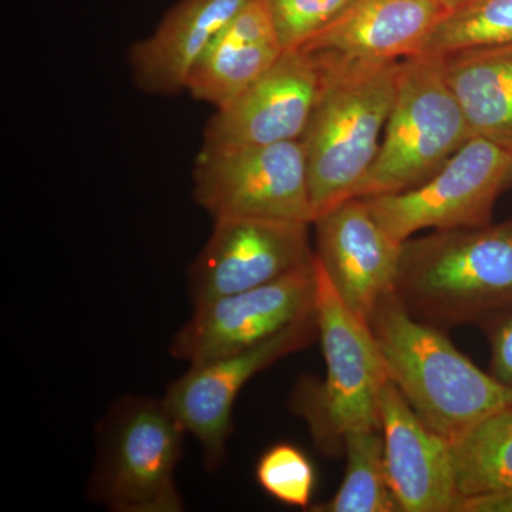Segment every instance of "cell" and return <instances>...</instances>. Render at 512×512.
<instances>
[{"label": "cell", "instance_id": "1", "mask_svg": "<svg viewBox=\"0 0 512 512\" xmlns=\"http://www.w3.org/2000/svg\"><path fill=\"white\" fill-rule=\"evenodd\" d=\"M387 375L431 430L451 443L512 406V390L464 356L437 326L414 318L394 292L369 322Z\"/></svg>", "mask_w": 512, "mask_h": 512}, {"label": "cell", "instance_id": "2", "mask_svg": "<svg viewBox=\"0 0 512 512\" xmlns=\"http://www.w3.org/2000/svg\"><path fill=\"white\" fill-rule=\"evenodd\" d=\"M394 295L440 329L480 326L512 308V220L407 239Z\"/></svg>", "mask_w": 512, "mask_h": 512}, {"label": "cell", "instance_id": "3", "mask_svg": "<svg viewBox=\"0 0 512 512\" xmlns=\"http://www.w3.org/2000/svg\"><path fill=\"white\" fill-rule=\"evenodd\" d=\"M313 271L326 377L299 383L292 407L308 421L316 444L333 453L342 451L348 431L380 427V397L389 375L369 323L350 311L316 255Z\"/></svg>", "mask_w": 512, "mask_h": 512}, {"label": "cell", "instance_id": "4", "mask_svg": "<svg viewBox=\"0 0 512 512\" xmlns=\"http://www.w3.org/2000/svg\"><path fill=\"white\" fill-rule=\"evenodd\" d=\"M402 62L323 79L322 93L301 137L313 222L355 197L375 163Z\"/></svg>", "mask_w": 512, "mask_h": 512}, {"label": "cell", "instance_id": "5", "mask_svg": "<svg viewBox=\"0 0 512 512\" xmlns=\"http://www.w3.org/2000/svg\"><path fill=\"white\" fill-rule=\"evenodd\" d=\"M473 137L447 82L444 56L404 59L375 163L353 198L400 194L429 181Z\"/></svg>", "mask_w": 512, "mask_h": 512}, {"label": "cell", "instance_id": "6", "mask_svg": "<svg viewBox=\"0 0 512 512\" xmlns=\"http://www.w3.org/2000/svg\"><path fill=\"white\" fill-rule=\"evenodd\" d=\"M184 433L164 400L124 397L101 426L90 497L117 512L183 511L175 470Z\"/></svg>", "mask_w": 512, "mask_h": 512}, {"label": "cell", "instance_id": "7", "mask_svg": "<svg viewBox=\"0 0 512 512\" xmlns=\"http://www.w3.org/2000/svg\"><path fill=\"white\" fill-rule=\"evenodd\" d=\"M512 188V153L471 137L439 173L413 190L363 198L379 224L399 241L424 229L484 227Z\"/></svg>", "mask_w": 512, "mask_h": 512}, {"label": "cell", "instance_id": "8", "mask_svg": "<svg viewBox=\"0 0 512 512\" xmlns=\"http://www.w3.org/2000/svg\"><path fill=\"white\" fill-rule=\"evenodd\" d=\"M194 198L214 220L247 217L313 224L301 140L231 150L202 147L194 167Z\"/></svg>", "mask_w": 512, "mask_h": 512}, {"label": "cell", "instance_id": "9", "mask_svg": "<svg viewBox=\"0 0 512 512\" xmlns=\"http://www.w3.org/2000/svg\"><path fill=\"white\" fill-rule=\"evenodd\" d=\"M318 336L315 312L252 348L194 363L168 386L164 403L202 447L204 463L214 471L224 461L232 433V410L239 392L266 367L308 348Z\"/></svg>", "mask_w": 512, "mask_h": 512}, {"label": "cell", "instance_id": "10", "mask_svg": "<svg viewBox=\"0 0 512 512\" xmlns=\"http://www.w3.org/2000/svg\"><path fill=\"white\" fill-rule=\"evenodd\" d=\"M309 222L225 217L188 272L194 309L269 284L312 261Z\"/></svg>", "mask_w": 512, "mask_h": 512}, {"label": "cell", "instance_id": "11", "mask_svg": "<svg viewBox=\"0 0 512 512\" xmlns=\"http://www.w3.org/2000/svg\"><path fill=\"white\" fill-rule=\"evenodd\" d=\"M315 256V255H313ZM315 312V271L308 264L269 284L215 299L171 342V355L194 363L252 348Z\"/></svg>", "mask_w": 512, "mask_h": 512}, {"label": "cell", "instance_id": "12", "mask_svg": "<svg viewBox=\"0 0 512 512\" xmlns=\"http://www.w3.org/2000/svg\"><path fill=\"white\" fill-rule=\"evenodd\" d=\"M446 10L433 0H350L301 47L323 79L420 55Z\"/></svg>", "mask_w": 512, "mask_h": 512}, {"label": "cell", "instance_id": "13", "mask_svg": "<svg viewBox=\"0 0 512 512\" xmlns=\"http://www.w3.org/2000/svg\"><path fill=\"white\" fill-rule=\"evenodd\" d=\"M322 89L315 63L301 50H285L261 79L215 111L204 147L231 150L301 140Z\"/></svg>", "mask_w": 512, "mask_h": 512}, {"label": "cell", "instance_id": "14", "mask_svg": "<svg viewBox=\"0 0 512 512\" xmlns=\"http://www.w3.org/2000/svg\"><path fill=\"white\" fill-rule=\"evenodd\" d=\"M316 258L350 311L369 323L394 292L403 242L376 220L363 198H350L320 215Z\"/></svg>", "mask_w": 512, "mask_h": 512}, {"label": "cell", "instance_id": "15", "mask_svg": "<svg viewBox=\"0 0 512 512\" xmlns=\"http://www.w3.org/2000/svg\"><path fill=\"white\" fill-rule=\"evenodd\" d=\"M387 481L403 512H458L453 443L431 430L392 380L380 397Z\"/></svg>", "mask_w": 512, "mask_h": 512}, {"label": "cell", "instance_id": "16", "mask_svg": "<svg viewBox=\"0 0 512 512\" xmlns=\"http://www.w3.org/2000/svg\"><path fill=\"white\" fill-rule=\"evenodd\" d=\"M251 0H180L147 39L130 50L134 80L151 94L187 90L192 70L211 43Z\"/></svg>", "mask_w": 512, "mask_h": 512}, {"label": "cell", "instance_id": "17", "mask_svg": "<svg viewBox=\"0 0 512 512\" xmlns=\"http://www.w3.org/2000/svg\"><path fill=\"white\" fill-rule=\"evenodd\" d=\"M284 52L268 3L251 0L194 67L187 92L220 109L261 79Z\"/></svg>", "mask_w": 512, "mask_h": 512}, {"label": "cell", "instance_id": "18", "mask_svg": "<svg viewBox=\"0 0 512 512\" xmlns=\"http://www.w3.org/2000/svg\"><path fill=\"white\" fill-rule=\"evenodd\" d=\"M443 56L447 82L473 137L512 153V45Z\"/></svg>", "mask_w": 512, "mask_h": 512}, {"label": "cell", "instance_id": "19", "mask_svg": "<svg viewBox=\"0 0 512 512\" xmlns=\"http://www.w3.org/2000/svg\"><path fill=\"white\" fill-rule=\"evenodd\" d=\"M461 497L512 493V406L453 441Z\"/></svg>", "mask_w": 512, "mask_h": 512}, {"label": "cell", "instance_id": "20", "mask_svg": "<svg viewBox=\"0 0 512 512\" xmlns=\"http://www.w3.org/2000/svg\"><path fill=\"white\" fill-rule=\"evenodd\" d=\"M346 471L338 493L326 503L315 505L313 512H397L386 463L380 427L350 430L343 436Z\"/></svg>", "mask_w": 512, "mask_h": 512}, {"label": "cell", "instance_id": "21", "mask_svg": "<svg viewBox=\"0 0 512 512\" xmlns=\"http://www.w3.org/2000/svg\"><path fill=\"white\" fill-rule=\"evenodd\" d=\"M512 45V0H466L444 13L421 53Z\"/></svg>", "mask_w": 512, "mask_h": 512}, {"label": "cell", "instance_id": "22", "mask_svg": "<svg viewBox=\"0 0 512 512\" xmlns=\"http://www.w3.org/2000/svg\"><path fill=\"white\" fill-rule=\"evenodd\" d=\"M256 481L266 494L289 507L306 508L316 487L311 458L293 444L269 447L256 464Z\"/></svg>", "mask_w": 512, "mask_h": 512}, {"label": "cell", "instance_id": "23", "mask_svg": "<svg viewBox=\"0 0 512 512\" xmlns=\"http://www.w3.org/2000/svg\"><path fill=\"white\" fill-rule=\"evenodd\" d=\"M350 0H266L284 50L301 49L330 25Z\"/></svg>", "mask_w": 512, "mask_h": 512}, {"label": "cell", "instance_id": "24", "mask_svg": "<svg viewBox=\"0 0 512 512\" xmlns=\"http://www.w3.org/2000/svg\"><path fill=\"white\" fill-rule=\"evenodd\" d=\"M490 343V373L512 390V308L491 316L481 323Z\"/></svg>", "mask_w": 512, "mask_h": 512}, {"label": "cell", "instance_id": "25", "mask_svg": "<svg viewBox=\"0 0 512 512\" xmlns=\"http://www.w3.org/2000/svg\"><path fill=\"white\" fill-rule=\"evenodd\" d=\"M458 512H512V493L464 498Z\"/></svg>", "mask_w": 512, "mask_h": 512}, {"label": "cell", "instance_id": "26", "mask_svg": "<svg viewBox=\"0 0 512 512\" xmlns=\"http://www.w3.org/2000/svg\"><path fill=\"white\" fill-rule=\"evenodd\" d=\"M436 2L440 8L446 10V12H450V10L458 8V6L463 5L466 0H433Z\"/></svg>", "mask_w": 512, "mask_h": 512}]
</instances>
